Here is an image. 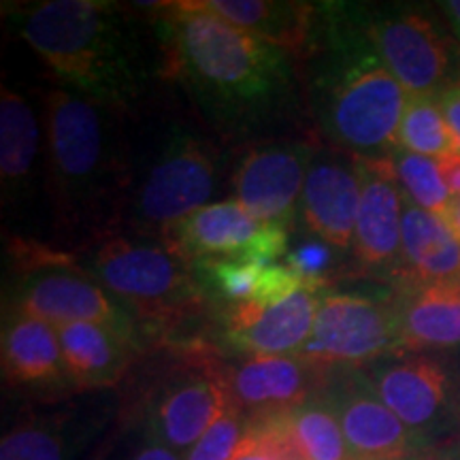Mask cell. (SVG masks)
Here are the masks:
<instances>
[{"label": "cell", "mask_w": 460, "mask_h": 460, "mask_svg": "<svg viewBox=\"0 0 460 460\" xmlns=\"http://www.w3.org/2000/svg\"><path fill=\"white\" fill-rule=\"evenodd\" d=\"M258 444L256 416L233 407L224 413L181 460H237Z\"/></svg>", "instance_id": "f546056e"}, {"label": "cell", "mask_w": 460, "mask_h": 460, "mask_svg": "<svg viewBox=\"0 0 460 460\" xmlns=\"http://www.w3.org/2000/svg\"><path fill=\"white\" fill-rule=\"evenodd\" d=\"M41 188L45 194L43 111L28 96L3 84L0 96V190L3 211H24Z\"/></svg>", "instance_id": "d6986e66"}, {"label": "cell", "mask_w": 460, "mask_h": 460, "mask_svg": "<svg viewBox=\"0 0 460 460\" xmlns=\"http://www.w3.org/2000/svg\"><path fill=\"white\" fill-rule=\"evenodd\" d=\"M322 390L335 407L354 460H405L427 452L379 399L365 369H329Z\"/></svg>", "instance_id": "5bb4252c"}, {"label": "cell", "mask_w": 460, "mask_h": 460, "mask_svg": "<svg viewBox=\"0 0 460 460\" xmlns=\"http://www.w3.org/2000/svg\"><path fill=\"white\" fill-rule=\"evenodd\" d=\"M405 460H435V456H424V454H418V456L405 458Z\"/></svg>", "instance_id": "f35d334b"}, {"label": "cell", "mask_w": 460, "mask_h": 460, "mask_svg": "<svg viewBox=\"0 0 460 460\" xmlns=\"http://www.w3.org/2000/svg\"><path fill=\"white\" fill-rule=\"evenodd\" d=\"M394 303L402 352L460 348V284L402 286Z\"/></svg>", "instance_id": "cb8c5ba5"}, {"label": "cell", "mask_w": 460, "mask_h": 460, "mask_svg": "<svg viewBox=\"0 0 460 460\" xmlns=\"http://www.w3.org/2000/svg\"><path fill=\"white\" fill-rule=\"evenodd\" d=\"M402 199V271L396 284H460V239L439 216L413 205L405 194Z\"/></svg>", "instance_id": "603a6c76"}, {"label": "cell", "mask_w": 460, "mask_h": 460, "mask_svg": "<svg viewBox=\"0 0 460 460\" xmlns=\"http://www.w3.org/2000/svg\"><path fill=\"white\" fill-rule=\"evenodd\" d=\"M435 460H460V446L452 447L450 452L441 454V456H435Z\"/></svg>", "instance_id": "74e56055"}, {"label": "cell", "mask_w": 460, "mask_h": 460, "mask_svg": "<svg viewBox=\"0 0 460 460\" xmlns=\"http://www.w3.org/2000/svg\"><path fill=\"white\" fill-rule=\"evenodd\" d=\"M439 171L444 177L450 199H460V152L439 160Z\"/></svg>", "instance_id": "e575fe53"}, {"label": "cell", "mask_w": 460, "mask_h": 460, "mask_svg": "<svg viewBox=\"0 0 460 460\" xmlns=\"http://www.w3.org/2000/svg\"><path fill=\"white\" fill-rule=\"evenodd\" d=\"M439 105L441 111H444L447 128L454 137V143H456V149L460 152V82L450 84L441 92Z\"/></svg>", "instance_id": "836d02e7"}, {"label": "cell", "mask_w": 460, "mask_h": 460, "mask_svg": "<svg viewBox=\"0 0 460 460\" xmlns=\"http://www.w3.org/2000/svg\"><path fill=\"white\" fill-rule=\"evenodd\" d=\"M298 66L303 102L329 146L358 158L393 156L410 94L373 48L358 9L320 4Z\"/></svg>", "instance_id": "3957f363"}, {"label": "cell", "mask_w": 460, "mask_h": 460, "mask_svg": "<svg viewBox=\"0 0 460 460\" xmlns=\"http://www.w3.org/2000/svg\"><path fill=\"white\" fill-rule=\"evenodd\" d=\"M177 349L180 362L143 399L139 424L183 456L224 413L239 405L217 349L207 343Z\"/></svg>", "instance_id": "ba28073f"}, {"label": "cell", "mask_w": 460, "mask_h": 460, "mask_svg": "<svg viewBox=\"0 0 460 460\" xmlns=\"http://www.w3.org/2000/svg\"><path fill=\"white\" fill-rule=\"evenodd\" d=\"M456 237L460 239V199H452L450 207H447L446 216L441 217Z\"/></svg>", "instance_id": "8d00e7d4"}, {"label": "cell", "mask_w": 460, "mask_h": 460, "mask_svg": "<svg viewBox=\"0 0 460 460\" xmlns=\"http://www.w3.org/2000/svg\"><path fill=\"white\" fill-rule=\"evenodd\" d=\"M62 356L77 394L107 393L146 349L139 332L99 322H75L58 326Z\"/></svg>", "instance_id": "44dd1931"}, {"label": "cell", "mask_w": 460, "mask_h": 460, "mask_svg": "<svg viewBox=\"0 0 460 460\" xmlns=\"http://www.w3.org/2000/svg\"><path fill=\"white\" fill-rule=\"evenodd\" d=\"M139 7L152 13L160 79L186 92L224 139L258 135L295 111L303 96L295 54L200 9L197 0Z\"/></svg>", "instance_id": "6da1fadb"}, {"label": "cell", "mask_w": 460, "mask_h": 460, "mask_svg": "<svg viewBox=\"0 0 460 460\" xmlns=\"http://www.w3.org/2000/svg\"><path fill=\"white\" fill-rule=\"evenodd\" d=\"M393 164L402 194L413 205L422 207L424 211L444 217L452 199L447 194L444 177H441L439 160L420 156V154L399 147L393 154Z\"/></svg>", "instance_id": "f1b7e54d"}, {"label": "cell", "mask_w": 460, "mask_h": 460, "mask_svg": "<svg viewBox=\"0 0 460 460\" xmlns=\"http://www.w3.org/2000/svg\"><path fill=\"white\" fill-rule=\"evenodd\" d=\"M320 296L322 290L301 288L279 301H247L222 307L217 341L241 358L295 356L312 335Z\"/></svg>", "instance_id": "2e32d148"}, {"label": "cell", "mask_w": 460, "mask_h": 460, "mask_svg": "<svg viewBox=\"0 0 460 460\" xmlns=\"http://www.w3.org/2000/svg\"><path fill=\"white\" fill-rule=\"evenodd\" d=\"M9 252L17 278L4 298V312L31 315L56 329L75 322H99L139 332L122 305L90 278L65 247L13 237Z\"/></svg>", "instance_id": "52a82bcc"}, {"label": "cell", "mask_w": 460, "mask_h": 460, "mask_svg": "<svg viewBox=\"0 0 460 460\" xmlns=\"http://www.w3.org/2000/svg\"><path fill=\"white\" fill-rule=\"evenodd\" d=\"M222 180V154L183 119H169L141 154L132 149V183L122 234L158 241L171 224L209 205Z\"/></svg>", "instance_id": "8992f818"}, {"label": "cell", "mask_w": 460, "mask_h": 460, "mask_svg": "<svg viewBox=\"0 0 460 460\" xmlns=\"http://www.w3.org/2000/svg\"><path fill=\"white\" fill-rule=\"evenodd\" d=\"M318 146L314 139L252 143L230 172L233 199L258 220L292 228Z\"/></svg>", "instance_id": "8fae6325"}, {"label": "cell", "mask_w": 460, "mask_h": 460, "mask_svg": "<svg viewBox=\"0 0 460 460\" xmlns=\"http://www.w3.org/2000/svg\"><path fill=\"white\" fill-rule=\"evenodd\" d=\"M365 373L379 399L427 450L460 430V386L439 358L394 354L365 367Z\"/></svg>", "instance_id": "30bf717a"}, {"label": "cell", "mask_w": 460, "mask_h": 460, "mask_svg": "<svg viewBox=\"0 0 460 460\" xmlns=\"http://www.w3.org/2000/svg\"><path fill=\"white\" fill-rule=\"evenodd\" d=\"M360 209L356 220L352 258L360 275L388 278L394 284L402 271L401 228L402 199L393 156L358 158Z\"/></svg>", "instance_id": "9a60e30c"}, {"label": "cell", "mask_w": 460, "mask_h": 460, "mask_svg": "<svg viewBox=\"0 0 460 460\" xmlns=\"http://www.w3.org/2000/svg\"><path fill=\"white\" fill-rule=\"evenodd\" d=\"M11 26L51 68L62 88L128 113L160 77L132 9L111 0L11 4Z\"/></svg>", "instance_id": "277c9868"}, {"label": "cell", "mask_w": 460, "mask_h": 460, "mask_svg": "<svg viewBox=\"0 0 460 460\" xmlns=\"http://www.w3.org/2000/svg\"><path fill=\"white\" fill-rule=\"evenodd\" d=\"M77 264L122 305L143 343L146 332L154 339L177 337L214 312V301L192 264L160 241L115 234L84 250V261Z\"/></svg>", "instance_id": "5b68a950"}, {"label": "cell", "mask_w": 460, "mask_h": 460, "mask_svg": "<svg viewBox=\"0 0 460 460\" xmlns=\"http://www.w3.org/2000/svg\"><path fill=\"white\" fill-rule=\"evenodd\" d=\"M326 367L301 356H254L237 365L226 362V376L234 402L252 416H269L296 407L320 393L326 382Z\"/></svg>", "instance_id": "ffe728a7"}, {"label": "cell", "mask_w": 460, "mask_h": 460, "mask_svg": "<svg viewBox=\"0 0 460 460\" xmlns=\"http://www.w3.org/2000/svg\"><path fill=\"white\" fill-rule=\"evenodd\" d=\"M360 209V172L352 154L320 147L305 180L298 214L305 228L335 252L352 254Z\"/></svg>", "instance_id": "ac0fdd59"}, {"label": "cell", "mask_w": 460, "mask_h": 460, "mask_svg": "<svg viewBox=\"0 0 460 460\" xmlns=\"http://www.w3.org/2000/svg\"><path fill=\"white\" fill-rule=\"evenodd\" d=\"M200 9L209 11L230 24L254 32L301 60L318 22L320 4L279 3V0H197Z\"/></svg>", "instance_id": "d4e9b609"}, {"label": "cell", "mask_w": 460, "mask_h": 460, "mask_svg": "<svg viewBox=\"0 0 460 460\" xmlns=\"http://www.w3.org/2000/svg\"><path fill=\"white\" fill-rule=\"evenodd\" d=\"M281 424L298 460H354L324 390L281 411Z\"/></svg>", "instance_id": "484cf974"}, {"label": "cell", "mask_w": 460, "mask_h": 460, "mask_svg": "<svg viewBox=\"0 0 460 460\" xmlns=\"http://www.w3.org/2000/svg\"><path fill=\"white\" fill-rule=\"evenodd\" d=\"M109 460H181V454L156 439L146 427H137L130 433L128 444L115 452Z\"/></svg>", "instance_id": "d6a6232c"}, {"label": "cell", "mask_w": 460, "mask_h": 460, "mask_svg": "<svg viewBox=\"0 0 460 460\" xmlns=\"http://www.w3.org/2000/svg\"><path fill=\"white\" fill-rule=\"evenodd\" d=\"M394 354H402L394 295L324 290L312 335L296 356L326 369H365Z\"/></svg>", "instance_id": "9c48e42d"}, {"label": "cell", "mask_w": 460, "mask_h": 460, "mask_svg": "<svg viewBox=\"0 0 460 460\" xmlns=\"http://www.w3.org/2000/svg\"><path fill=\"white\" fill-rule=\"evenodd\" d=\"M192 269L214 305L222 303V307H233L256 296L267 267L239 256L200 261L194 262Z\"/></svg>", "instance_id": "83f0119b"}, {"label": "cell", "mask_w": 460, "mask_h": 460, "mask_svg": "<svg viewBox=\"0 0 460 460\" xmlns=\"http://www.w3.org/2000/svg\"><path fill=\"white\" fill-rule=\"evenodd\" d=\"M399 147L433 160L456 154L439 96H410L399 126Z\"/></svg>", "instance_id": "4316f807"}, {"label": "cell", "mask_w": 460, "mask_h": 460, "mask_svg": "<svg viewBox=\"0 0 460 460\" xmlns=\"http://www.w3.org/2000/svg\"><path fill=\"white\" fill-rule=\"evenodd\" d=\"M281 262L301 275L305 284L315 288V290H329L332 281L331 269L335 267V254H332V247L326 245L324 241L312 239L298 243L292 250H288Z\"/></svg>", "instance_id": "4dcf8cb0"}, {"label": "cell", "mask_w": 460, "mask_h": 460, "mask_svg": "<svg viewBox=\"0 0 460 460\" xmlns=\"http://www.w3.org/2000/svg\"><path fill=\"white\" fill-rule=\"evenodd\" d=\"M115 407L118 399L107 390L28 411L3 435L0 460H77L105 433Z\"/></svg>", "instance_id": "7c38bea8"}, {"label": "cell", "mask_w": 460, "mask_h": 460, "mask_svg": "<svg viewBox=\"0 0 460 460\" xmlns=\"http://www.w3.org/2000/svg\"><path fill=\"white\" fill-rule=\"evenodd\" d=\"M4 386L43 402L77 396L68 377L56 326L31 315L4 312L0 335Z\"/></svg>", "instance_id": "e0dca14e"}, {"label": "cell", "mask_w": 460, "mask_h": 460, "mask_svg": "<svg viewBox=\"0 0 460 460\" xmlns=\"http://www.w3.org/2000/svg\"><path fill=\"white\" fill-rule=\"evenodd\" d=\"M258 444L254 450L245 452L237 460H298L281 435L279 427H275L273 418L256 416Z\"/></svg>", "instance_id": "1f68e13d"}, {"label": "cell", "mask_w": 460, "mask_h": 460, "mask_svg": "<svg viewBox=\"0 0 460 460\" xmlns=\"http://www.w3.org/2000/svg\"><path fill=\"white\" fill-rule=\"evenodd\" d=\"M269 224L234 199H226L171 224L158 241L188 264L211 258H247Z\"/></svg>", "instance_id": "7402d4cb"}, {"label": "cell", "mask_w": 460, "mask_h": 460, "mask_svg": "<svg viewBox=\"0 0 460 460\" xmlns=\"http://www.w3.org/2000/svg\"><path fill=\"white\" fill-rule=\"evenodd\" d=\"M45 199L68 247L122 234L132 183L128 113L77 92L51 88L41 99Z\"/></svg>", "instance_id": "7a4b0ae2"}, {"label": "cell", "mask_w": 460, "mask_h": 460, "mask_svg": "<svg viewBox=\"0 0 460 460\" xmlns=\"http://www.w3.org/2000/svg\"><path fill=\"white\" fill-rule=\"evenodd\" d=\"M362 26L388 71L410 96H439L447 85L452 51L420 11H360Z\"/></svg>", "instance_id": "4fadbf2b"}, {"label": "cell", "mask_w": 460, "mask_h": 460, "mask_svg": "<svg viewBox=\"0 0 460 460\" xmlns=\"http://www.w3.org/2000/svg\"><path fill=\"white\" fill-rule=\"evenodd\" d=\"M441 11H444L447 24H450L454 37L460 41V0H447V3L439 4Z\"/></svg>", "instance_id": "d590c367"}]
</instances>
